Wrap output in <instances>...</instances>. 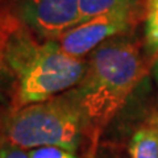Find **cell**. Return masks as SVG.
Wrapping results in <instances>:
<instances>
[{
  "label": "cell",
  "mask_w": 158,
  "mask_h": 158,
  "mask_svg": "<svg viewBox=\"0 0 158 158\" xmlns=\"http://www.w3.org/2000/svg\"><path fill=\"white\" fill-rule=\"evenodd\" d=\"M0 65L17 78L16 110L49 100L79 85L87 61L66 54L57 41L38 42L16 20L0 24Z\"/></svg>",
  "instance_id": "obj_1"
},
{
  "label": "cell",
  "mask_w": 158,
  "mask_h": 158,
  "mask_svg": "<svg viewBox=\"0 0 158 158\" xmlns=\"http://www.w3.org/2000/svg\"><path fill=\"white\" fill-rule=\"evenodd\" d=\"M145 71L138 42L125 34L108 40L91 53L86 73L73 88L86 131L96 138L121 110Z\"/></svg>",
  "instance_id": "obj_2"
},
{
  "label": "cell",
  "mask_w": 158,
  "mask_h": 158,
  "mask_svg": "<svg viewBox=\"0 0 158 158\" xmlns=\"http://www.w3.org/2000/svg\"><path fill=\"white\" fill-rule=\"evenodd\" d=\"M83 131L85 117L73 90L15 110L2 125L9 145L24 150L57 146L74 153Z\"/></svg>",
  "instance_id": "obj_3"
},
{
  "label": "cell",
  "mask_w": 158,
  "mask_h": 158,
  "mask_svg": "<svg viewBox=\"0 0 158 158\" xmlns=\"http://www.w3.org/2000/svg\"><path fill=\"white\" fill-rule=\"evenodd\" d=\"M144 11L145 4H141L120 7L96 15L69 29L57 40V42L69 56L83 58L108 40L123 36L132 31L141 17H144Z\"/></svg>",
  "instance_id": "obj_4"
},
{
  "label": "cell",
  "mask_w": 158,
  "mask_h": 158,
  "mask_svg": "<svg viewBox=\"0 0 158 158\" xmlns=\"http://www.w3.org/2000/svg\"><path fill=\"white\" fill-rule=\"evenodd\" d=\"M19 20L45 41H57L82 23L81 0H17Z\"/></svg>",
  "instance_id": "obj_5"
},
{
  "label": "cell",
  "mask_w": 158,
  "mask_h": 158,
  "mask_svg": "<svg viewBox=\"0 0 158 158\" xmlns=\"http://www.w3.org/2000/svg\"><path fill=\"white\" fill-rule=\"evenodd\" d=\"M131 158H158V116L133 133L129 142Z\"/></svg>",
  "instance_id": "obj_6"
},
{
  "label": "cell",
  "mask_w": 158,
  "mask_h": 158,
  "mask_svg": "<svg viewBox=\"0 0 158 158\" xmlns=\"http://www.w3.org/2000/svg\"><path fill=\"white\" fill-rule=\"evenodd\" d=\"M144 20L145 50L150 57H158V0H145Z\"/></svg>",
  "instance_id": "obj_7"
},
{
  "label": "cell",
  "mask_w": 158,
  "mask_h": 158,
  "mask_svg": "<svg viewBox=\"0 0 158 158\" xmlns=\"http://www.w3.org/2000/svg\"><path fill=\"white\" fill-rule=\"evenodd\" d=\"M145 4V0H81L82 23L96 15L120 7H132Z\"/></svg>",
  "instance_id": "obj_8"
},
{
  "label": "cell",
  "mask_w": 158,
  "mask_h": 158,
  "mask_svg": "<svg viewBox=\"0 0 158 158\" xmlns=\"http://www.w3.org/2000/svg\"><path fill=\"white\" fill-rule=\"evenodd\" d=\"M28 153L29 158H77L73 152L57 146H41L32 149Z\"/></svg>",
  "instance_id": "obj_9"
},
{
  "label": "cell",
  "mask_w": 158,
  "mask_h": 158,
  "mask_svg": "<svg viewBox=\"0 0 158 158\" xmlns=\"http://www.w3.org/2000/svg\"><path fill=\"white\" fill-rule=\"evenodd\" d=\"M0 158H29V153L20 148L8 145L0 150Z\"/></svg>",
  "instance_id": "obj_10"
},
{
  "label": "cell",
  "mask_w": 158,
  "mask_h": 158,
  "mask_svg": "<svg viewBox=\"0 0 158 158\" xmlns=\"http://www.w3.org/2000/svg\"><path fill=\"white\" fill-rule=\"evenodd\" d=\"M153 75H154V79H156V83L158 86V57L156 59L154 65H153Z\"/></svg>",
  "instance_id": "obj_11"
}]
</instances>
